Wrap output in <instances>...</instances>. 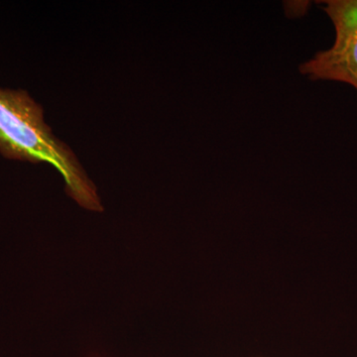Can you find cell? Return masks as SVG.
<instances>
[{"instance_id":"1","label":"cell","mask_w":357,"mask_h":357,"mask_svg":"<svg viewBox=\"0 0 357 357\" xmlns=\"http://www.w3.org/2000/svg\"><path fill=\"white\" fill-rule=\"evenodd\" d=\"M0 154L6 158L48 163L64 178L70 198L89 211H102L96 185L76 155L44 121L43 109L22 89L0 88Z\"/></svg>"},{"instance_id":"2","label":"cell","mask_w":357,"mask_h":357,"mask_svg":"<svg viewBox=\"0 0 357 357\" xmlns=\"http://www.w3.org/2000/svg\"><path fill=\"white\" fill-rule=\"evenodd\" d=\"M323 3L335 26V43L301 65L300 72L312 81L351 84L357 93V0H326Z\"/></svg>"}]
</instances>
